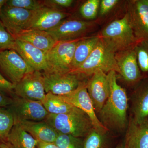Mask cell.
I'll return each mask as SVG.
<instances>
[{
	"label": "cell",
	"mask_w": 148,
	"mask_h": 148,
	"mask_svg": "<svg viewBox=\"0 0 148 148\" xmlns=\"http://www.w3.org/2000/svg\"><path fill=\"white\" fill-rule=\"evenodd\" d=\"M12 98L0 92V108H7L10 105Z\"/></svg>",
	"instance_id": "e575fe53"
},
{
	"label": "cell",
	"mask_w": 148,
	"mask_h": 148,
	"mask_svg": "<svg viewBox=\"0 0 148 148\" xmlns=\"http://www.w3.org/2000/svg\"><path fill=\"white\" fill-rule=\"evenodd\" d=\"M132 117L137 123L148 119V80L141 83L133 94Z\"/></svg>",
	"instance_id": "44dd1931"
},
{
	"label": "cell",
	"mask_w": 148,
	"mask_h": 148,
	"mask_svg": "<svg viewBox=\"0 0 148 148\" xmlns=\"http://www.w3.org/2000/svg\"><path fill=\"white\" fill-rule=\"evenodd\" d=\"M116 73H108L110 94L100 112V121L108 130L121 132L126 129L128 121V98L124 88L118 84Z\"/></svg>",
	"instance_id": "6da1fadb"
},
{
	"label": "cell",
	"mask_w": 148,
	"mask_h": 148,
	"mask_svg": "<svg viewBox=\"0 0 148 148\" xmlns=\"http://www.w3.org/2000/svg\"><path fill=\"white\" fill-rule=\"evenodd\" d=\"M118 0H102L100 2L99 14L100 16H104L112 10L119 3Z\"/></svg>",
	"instance_id": "d6a6232c"
},
{
	"label": "cell",
	"mask_w": 148,
	"mask_h": 148,
	"mask_svg": "<svg viewBox=\"0 0 148 148\" xmlns=\"http://www.w3.org/2000/svg\"><path fill=\"white\" fill-rule=\"evenodd\" d=\"M46 93L57 95L69 94L77 89L82 81V76L73 73L42 72Z\"/></svg>",
	"instance_id": "9c48e42d"
},
{
	"label": "cell",
	"mask_w": 148,
	"mask_h": 148,
	"mask_svg": "<svg viewBox=\"0 0 148 148\" xmlns=\"http://www.w3.org/2000/svg\"><path fill=\"white\" fill-rule=\"evenodd\" d=\"M12 98L11 103L7 108L13 115L14 121H42L45 120L49 114L41 101L20 98L14 94Z\"/></svg>",
	"instance_id": "ba28073f"
},
{
	"label": "cell",
	"mask_w": 148,
	"mask_h": 148,
	"mask_svg": "<svg viewBox=\"0 0 148 148\" xmlns=\"http://www.w3.org/2000/svg\"><path fill=\"white\" fill-rule=\"evenodd\" d=\"M70 14L63 11L44 6L33 11L25 29L48 32L56 27Z\"/></svg>",
	"instance_id": "4fadbf2b"
},
{
	"label": "cell",
	"mask_w": 148,
	"mask_h": 148,
	"mask_svg": "<svg viewBox=\"0 0 148 148\" xmlns=\"http://www.w3.org/2000/svg\"><path fill=\"white\" fill-rule=\"evenodd\" d=\"M134 47L118 51L115 54L120 75L127 83L132 85L140 83L143 78Z\"/></svg>",
	"instance_id": "5bb4252c"
},
{
	"label": "cell",
	"mask_w": 148,
	"mask_h": 148,
	"mask_svg": "<svg viewBox=\"0 0 148 148\" xmlns=\"http://www.w3.org/2000/svg\"><path fill=\"white\" fill-rule=\"evenodd\" d=\"M17 123L38 142L54 143L58 132L45 121H19Z\"/></svg>",
	"instance_id": "d6986e66"
},
{
	"label": "cell",
	"mask_w": 148,
	"mask_h": 148,
	"mask_svg": "<svg viewBox=\"0 0 148 148\" xmlns=\"http://www.w3.org/2000/svg\"><path fill=\"white\" fill-rule=\"evenodd\" d=\"M34 71L14 49L0 51V72L13 84Z\"/></svg>",
	"instance_id": "52a82bcc"
},
{
	"label": "cell",
	"mask_w": 148,
	"mask_h": 148,
	"mask_svg": "<svg viewBox=\"0 0 148 148\" xmlns=\"http://www.w3.org/2000/svg\"><path fill=\"white\" fill-rule=\"evenodd\" d=\"M6 143L11 148H36L38 141L17 123H14Z\"/></svg>",
	"instance_id": "603a6c76"
},
{
	"label": "cell",
	"mask_w": 148,
	"mask_h": 148,
	"mask_svg": "<svg viewBox=\"0 0 148 148\" xmlns=\"http://www.w3.org/2000/svg\"><path fill=\"white\" fill-rule=\"evenodd\" d=\"M86 88L95 112L100 113L110 94L108 75L102 71L95 72L87 81Z\"/></svg>",
	"instance_id": "9a60e30c"
},
{
	"label": "cell",
	"mask_w": 148,
	"mask_h": 148,
	"mask_svg": "<svg viewBox=\"0 0 148 148\" xmlns=\"http://www.w3.org/2000/svg\"><path fill=\"white\" fill-rule=\"evenodd\" d=\"M100 40V37L97 36L84 37L79 41L74 52L71 72L77 69L87 59Z\"/></svg>",
	"instance_id": "7402d4cb"
},
{
	"label": "cell",
	"mask_w": 148,
	"mask_h": 148,
	"mask_svg": "<svg viewBox=\"0 0 148 148\" xmlns=\"http://www.w3.org/2000/svg\"><path fill=\"white\" fill-rule=\"evenodd\" d=\"M134 48L141 73L148 75V40L138 41Z\"/></svg>",
	"instance_id": "484cf974"
},
{
	"label": "cell",
	"mask_w": 148,
	"mask_h": 148,
	"mask_svg": "<svg viewBox=\"0 0 148 148\" xmlns=\"http://www.w3.org/2000/svg\"><path fill=\"white\" fill-rule=\"evenodd\" d=\"M15 44V38L9 33L0 20V51L14 49Z\"/></svg>",
	"instance_id": "4dcf8cb0"
},
{
	"label": "cell",
	"mask_w": 148,
	"mask_h": 148,
	"mask_svg": "<svg viewBox=\"0 0 148 148\" xmlns=\"http://www.w3.org/2000/svg\"><path fill=\"white\" fill-rule=\"evenodd\" d=\"M14 50L34 71H47L46 53L29 43L15 39Z\"/></svg>",
	"instance_id": "e0dca14e"
},
{
	"label": "cell",
	"mask_w": 148,
	"mask_h": 148,
	"mask_svg": "<svg viewBox=\"0 0 148 148\" xmlns=\"http://www.w3.org/2000/svg\"><path fill=\"white\" fill-rule=\"evenodd\" d=\"M95 25L92 21L65 19L47 32L56 41H68L84 38Z\"/></svg>",
	"instance_id": "30bf717a"
},
{
	"label": "cell",
	"mask_w": 148,
	"mask_h": 148,
	"mask_svg": "<svg viewBox=\"0 0 148 148\" xmlns=\"http://www.w3.org/2000/svg\"><path fill=\"white\" fill-rule=\"evenodd\" d=\"M74 1L73 0H44L43 3L44 6L64 11L63 9L71 7Z\"/></svg>",
	"instance_id": "1f68e13d"
},
{
	"label": "cell",
	"mask_w": 148,
	"mask_h": 148,
	"mask_svg": "<svg viewBox=\"0 0 148 148\" xmlns=\"http://www.w3.org/2000/svg\"><path fill=\"white\" fill-rule=\"evenodd\" d=\"M0 148H11L6 143H0Z\"/></svg>",
	"instance_id": "74e56055"
},
{
	"label": "cell",
	"mask_w": 148,
	"mask_h": 148,
	"mask_svg": "<svg viewBox=\"0 0 148 148\" xmlns=\"http://www.w3.org/2000/svg\"><path fill=\"white\" fill-rule=\"evenodd\" d=\"M7 0H0V13L4 5L6 3Z\"/></svg>",
	"instance_id": "8d00e7d4"
},
{
	"label": "cell",
	"mask_w": 148,
	"mask_h": 148,
	"mask_svg": "<svg viewBox=\"0 0 148 148\" xmlns=\"http://www.w3.org/2000/svg\"><path fill=\"white\" fill-rule=\"evenodd\" d=\"M115 148H124L123 143H122V144L119 145Z\"/></svg>",
	"instance_id": "f35d334b"
},
{
	"label": "cell",
	"mask_w": 148,
	"mask_h": 148,
	"mask_svg": "<svg viewBox=\"0 0 148 148\" xmlns=\"http://www.w3.org/2000/svg\"><path fill=\"white\" fill-rule=\"evenodd\" d=\"M14 85L9 81L0 72V92L5 95H10L12 97Z\"/></svg>",
	"instance_id": "836d02e7"
},
{
	"label": "cell",
	"mask_w": 148,
	"mask_h": 148,
	"mask_svg": "<svg viewBox=\"0 0 148 148\" xmlns=\"http://www.w3.org/2000/svg\"><path fill=\"white\" fill-rule=\"evenodd\" d=\"M6 5L32 11L44 6L43 1L39 0H7Z\"/></svg>",
	"instance_id": "f546056e"
},
{
	"label": "cell",
	"mask_w": 148,
	"mask_h": 148,
	"mask_svg": "<svg viewBox=\"0 0 148 148\" xmlns=\"http://www.w3.org/2000/svg\"><path fill=\"white\" fill-rule=\"evenodd\" d=\"M54 144L58 148H83L84 140L72 135L58 133Z\"/></svg>",
	"instance_id": "83f0119b"
},
{
	"label": "cell",
	"mask_w": 148,
	"mask_h": 148,
	"mask_svg": "<svg viewBox=\"0 0 148 148\" xmlns=\"http://www.w3.org/2000/svg\"><path fill=\"white\" fill-rule=\"evenodd\" d=\"M87 81L83 80L77 89L69 94L59 95L63 101L86 113L91 119L94 129L106 135L108 130L103 125L98 118L86 88Z\"/></svg>",
	"instance_id": "8992f818"
},
{
	"label": "cell",
	"mask_w": 148,
	"mask_h": 148,
	"mask_svg": "<svg viewBox=\"0 0 148 148\" xmlns=\"http://www.w3.org/2000/svg\"><path fill=\"white\" fill-rule=\"evenodd\" d=\"M14 38L29 43L46 53L58 42L47 32L36 29H24Z\"/></svg>",
	"instance_id": "ffe728a7"
},
{
	"label": "cell",
	"mask_w": 148,
	"mask_h": 148,
	"mask_svg": "<svg viewBox=\"0 0 148 148\" xmlns=\"http://www.w3.org/2000/svg\"><path fill=\"white\" fill-rule=\"evenodd\" d=\"M14 123L12 113L7 108H0V140L6 143L8 137Z\"/></svg>",
	"instance_id": "d4e9b609"
},
{
	"label": "cell",
	"mask_w": 148,
	"mask_h": 148,
	"mask_svg": "<svg viewBox=\"0 0 148 148\" xmlns=\"http://www.w3.org/2000/svg\"><path fill=\"white\" fill-rule=\"evenodd\" d=\"M126 130L124 148H148V119L139 123L130 117Z\"/></svg>",
	"instance_id": "ac0fdd59"
},
{
	"label": "cell",
	"mask_w": 148,
	"mask_h": 148,
	"mask_svg": "<svg viewBox=\"0 0 148 148\" xmlns=\"http://www.w3.org/2000/svg\"><path fill=\"white\" fill-rule=\"evenodd\" d=\"M100 0H88L80 7V14L83 18L88 21L95 19L99 12Z\"/></svg>",
	"instance_id": "4316f807"
},
{
	"label": "cell",
	"mask_w": 148,
	"mask_h": 148,
	"mask_svg": "<svg viewBox=\"0 0 148 148\" xmlns=\"http://www.w3.org/2000/svg\"><path fill=\"white\" fill-rule=\"evenodd\" d=\"M115 54V53L100 38L96 47L87 59L77 69L71 73L83 77L91 76L98 71L105 73L114 71L120 74Z\"/></svg>",
	"instance_id": "277c9868"
},
{
	"label": "cell",
	"mask_w": 148,
	"mask_h": 148,
	"mask_svg": "<svg viewBox=\"0 0 148 148\" xmlns=\"http://www.w3.org/2000/svg\"><path fill=\"white\" fill-rule=\"evenodd\" d=\"M41 102L48 112L51 114L66 113L74 107L63 101L59 95L50 92L46 93L45 97Z\"/></svg>",
	"instance_id": "cb8c5ba5"
},
{
	"label": "cell",
	"mask_w": 148,
	"mask_h": 148,
	"mask_svg": "<svg viewBox=\"0 0 148 148\" xmlns=\"http://www.w3.org/2000/svg\"><path fill=\"white\" fill-rule=\"evenodd\" d=\"M37 148H58L54 143L38 142Z\"/></svg>",
	"instance_id": "d590c367"
},
{
	"label": "cell",
	"mask_w": 148,
	"mask_h": 148,
	"mask_svg": "<svg viewBox=\"0 0 148 148\" xmlns=\"http://www.w3.org/2000/svg\"><path fill=\"white\" fill-rule=\"evenodd\" d=\"M14 95L34 101H42L46 95L42 72L34 71L14 85Z\"/></svg>",
	"instance_id": "7c38bea8"
},
{
	"label": "cell",
	"mask_w": 148,
	"mask_h": 148,
	"mask_svg": "<svg viewBox=\"0 0 148 148\" xmlns=\"http://www.w3.org/2000/svg\"><path fill=\"white\" fill-rule=\"evenodd\" d=\"M33 11L5 5L0 13V20L14 38L25 29Z\"/></svg>",
	"instance_id": "2e32d148"
},
{
	"label": "cell",
	"mask_w": 148,
	"mask_h": 148,
	"mask_svg": "<svg viewBox=\"0 0 148 148\" xmlns=\"http://www.w3.org/2000/svg\"><path fill=\"white\" fill-rule=\"evenodd\" d=\"M82 38L56 43L46 53L48 70L45 72L70 73L71 71L72 61L76 47Z\"/></svg>",
	"instance_id": "5b68a950"
},
{
	"label": "cell",
	"mask_w": 148,
	"mask_h": 148,
	"mask_svg": "<svg viewBox=\"0 0 148 148\" xmlns=\"http://www.w3.org/2000/svg\"><path fill=\"white\" fill-rule=\"evenodd\" d=\"M98 36L115 53L134 47L138 41L126 13L108 24Z\"/></svg>",
	"instance_id": "3957f363"
},
{
	"label": "cell",
	"mask_w": 148,
	"mask_h": 148,
	"mask_svg": "<svg viewBox=\"0 0 148 148\" xmlns=\"http://www.w3.org/2000/svg\"><path fill=\"white\" fill-rule=\"evenodd\" d=\"M45 121L58 133L77 138L86 137L94 129L91 119L87 114L75 107L66 113L49 114Z\"/></svg>",
	"instance_id": "7a4b0ae2"
},
{
	"label": "cell",
	"mask_w": 148,
	"mask_h": 148,
	"mask_svg": "<svg viewBox=\"0 0 148 148\" xmlns=\"http://www.w3.org/2000/svg\"><path fill=\"white\" fill-rule=\"evenodd\" d=\"M126 13L138 40H148V0L128 1Z\"/></svg>",
	"instance_id": "8fae6325"
},
{
	"label": "cell",
	"mask_w": 148,
	"mask_h": 148,
	"mask_svg": "<svg viewBox=\"0 0 148 148\" xmlns=\"http://www.w3.org/2000/svg\"><path fill=\"white\" fill-rule=\"evenodd\" d=\"M105 135L93 129L84 140L83 148H106Z\"/></svg>",
	"instance_id": "f1b7e54d"
}]
</instances>
